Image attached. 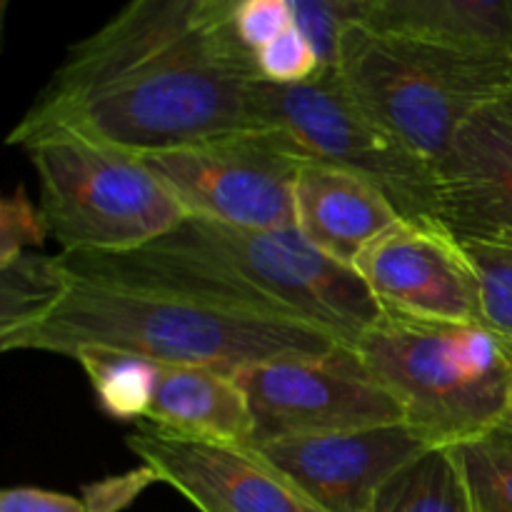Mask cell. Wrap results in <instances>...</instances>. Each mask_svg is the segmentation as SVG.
Wrapping results in <instances>:
<instances>
[{
    "mask_svg": "<svg viewBox=\"0 0 512 512\" xmlns=\"http://www.w3.org/2000/svg\"><path fill=\"white\" fill-rule=\"evenodd\" d=\"M240 0H128L75 43L8 145L73 133L150 155L265 130L255 55L235 28Z\"/></svg>",
    "mask_w": 512,
    "mask_h": 512,
    "instance_id": "6da1fadb",
    "label": "cell"
},
{
    "mask_svg": "<svg viewBox=\"0 0 512 512\" xmlns=\"http://www.w3.org/2000/svg\"><path fill=\"white\" fill-rule=\"evenodd\" d=\"M60 260L78 278L313 325L348 348L385 313L353 268L328 258L298 228L185 218L140 248L60 253Z\"/></svg>",
    "mask_w": 512,
    "mask_h": 512,
    "instance_id": "7a4b0ae2",
    "label": "cell"
},
{
    "mask_svg": "<svg viewBox=\"0 0 512 512\" xmlns=\"http://www.w3.org/2000/svg\"><path fill=\"white\" fill-rule=\"evenodd\" d=\"M313 325L213 308L178 295L150 293L70 273L60 298L28 323L0 333V348L75 358L110 350L165 368H205L235 375L278 358H310L340 348Z\"/></svg>",
    "mask_w": 512,
    "mask_h": 512,
    "instance_id": "3957f363",
    "label": "cell"
},
{
    "mask_svg": "<svg viewBox=\"0 0 512 512\" xmlns=\"http://www.w3.org/2000/svg\"><path fill=\"white\" fill-rule=\"evenodd\" d=\"M338 73L385 133L435 168L475 113L512 95V53L360 23L343 33Z\"/></svg>",
    "mask_w": 512,
    "mask_h": 512,
    "instance_id": "277c9868",
    "label": "cell"
},
{
    "mask_svg": "<svg viewBox=\"0 0 512 512\" xmlns=\"http://www.w3.org/2000/svg\"><path fill=\"white\" fill-rule=\"evenodd\" d=\"M355 350L435 448L512 420V338L488 325L383 313Z\"/></svg>",
    "mask_w": 512,
    "mask_h": 512,
    "instance_id": "5b68a950",
    "label": "cell"
},
{
    "mask_svg": "<svg viewBox=\"0 0 512 512\" xmlns=\"http://www.w3.org/2000/svg\"><path fill=\"white\" fill-rule=\"evenodd\" d=\"M40 208L63 253H123L153 243L185 210L140 155L73 133L25 145Z\"/></svg>",
    "mask_w": 512,
    "mask_h": 512,
    "instance_id": "8992f818",
    "label": "cell"
},
{
    "mask_svg": "<svg viewBox=\"0 0 512 512\" xmlns=\"http://www.w3.org/2000/svg\"><path fill=\"white\" fill-rule=\"evenodd\" d=\"M263 128L283 130L308 160L350 170L378 185L403 220L440 225L438 168L385 133L350 95L338 68L295 85L255 83Z\"/></svg>",
    "mask_w": 512,
    "mask_h": 512,
    "instance_id": "52a82bcc",
    "label": "cell"
},
{
    "mask_svg": "<svg viewBox=\"0 0 512 512\" xmlns=\"http://www.w3.org/2000/svg\"><path fill=\"white\" fill-rule=\"evenodd\" d=\"M308 155L265 128L143 155L188 218L238 228H295V183Z\"/></svg>",
    "mask_w": 512,
    "mask_h": 512,
    "instance_id": "ba28073f",
    "label": "cell"
},
{
    "mask_svg": "<svg viewBox=\"0 0 512 512\" xmlns=\"http://www.w3.org/2000/svg\"><path fill=\"white\" fill-rule=\"evenodd\" d=\"M253 413V445L373 428L405 420L398 400L373 378L358 350L340 345L310 358H278L238 370Z\"/></svg>",
    "mask_w": 512,
    "mask_h": 512,
    "instance_id": "9c48e42d",
    "label": "cell"
},
{
    "mask_svg": "<svg viewBox=\"0 0 512 512\" xmlns=\"http://www.w3.org/2000/svg\"><path fill=\"white\" fill-rule=\"evenodd\" d=\"M353 268L385 313L483 323L473 265L463 243L440 225L400 220L358 255Z\"/></svg>",
    "mask_w": 512,
    "mask_h": 512,
    "instance_id": "30bf717a",
    "label": "cell"
},
{
    "mask_svg": "<svg viewBox=\"0 0 512 512\" xmlns=\"http://www.w3.org/2000/svg\"><path fill=\"white\" fill-rule=\"evenodd\" d=\"M430 448L435 445L405 420L253 445L323 512H368L380 485Z\"/></svg>",
    "mask_w": 512,
    "mask_h": 512,
    "instance_id": "8fae6325",
    "label": "cell"
},
{
    "mask_svg": "<svg viewBox=\"0 0 512 512\" xmlns=\"http://www.w3.org/2000/svg\"><path fill=\"white\" fill-rule=\"evenodd\" d=\"M128 448L200 512H323L248 445L178 438L145 423Z\"/></svg>",
    "mask_w": 512,
    "mask_h": 512,
    "instance_id": "7c38bea8",
    "label": "cell"
},
{
    "mask_svg": "<svg viewBox=\"0 0 512 512\" xmlns=\"http://www.w3.org/2000/svg\"><path fill=\"white\" fill-rule=\"evenodd\" d=\"M440 223L458 240L512 245V98L475 113L438 165Z\"/></svg>",
    "mask_w": 512,
    "mask_h": 512,
    "instance_id": "4fadbf2b",
    "label": "cell"
},
{
    "mask_svg": "<svg viewBox=\"0 0 512 512\" xmlns=\"http://www.w3.org/2000/svg\"><path fill=\"white\" fill-rule=\"evenodd\" d=\"M400 220L398 208L370 180L318 160L300 168L295 228L328 258L353 268L358 255Z\"/></svg>",
    "mask_w": 512,
    "mask_h": 512,
    "instance_id": "5bb4252c",
    "label": "cell"
},
{
    "mask_svg": "<svg viewBox=\"0 0 512 512\" xmlns=\"http://www.w3.org/2000/svg\"><path fill=\"white\" fill-rule=\"evenodd\" d=\"M145 423L170 435L223 445L253 443L255 423L235 375L158 365Z\"/></svg>",
    "mask_w": 512,
    "mask_h": 512,
    "instance_id": "9a60e30c",
    "label": "cell"
},
{
    "mask_svg": "<svg viewBox=\"0 0 512 512\" xmlns=\"http://www.w3.org/2000/svg\"><path fill=\"white\" fill-rule=\"evenodd\" d=\"M360 25L512 53V0H363Z\"/></svg>",
    "mask_w": 512,
    "mask_h": 512,
    "instance_id": "2e32d148",
    "label": "cell"
},
{
    "mask_svg": "<svg viewBox=\"0 0 512 512\" xmlns=\"http://www.w3.org/2000/svg\"><path fill=\"white\" fill-rule=\"evenodd\" d=\"M368 512H475L453 448H430L390 475Z\"/></svg>",
    "mask_w": 512,
    "mask_h": 512,
    "instance_id": "e0dca14e",
    "label": "cell"
},
{
    "mask_svg": "<svg viewBox=\"0 0 512 512\" xmlns=\"http://www.w3.org/2000/svg\"><path fill=\"white\" fill-rule=\"evenodd\" d=\"M73 360L88 375L100 410L115 420H145L158 365L110 350H80Z\"/></svg>",
    "mask_w": 512,
    "mask_h": 512,
    "instance_id": "ac0fdd59",
    "label": "cell"
},
{
    "mask_svg": "<svg viewBox=\"0 0 512 512\" xmlns=\"http://www.w3.org/2000/svg\"><path fill=\"white\" fill-rule=\"evenodd\" d=\"M0 333L28 323L45 313L70 280L63 260L38 255L33 250L0 263Z\"/></svg>",
    "mask_w": 512,
    "mask_h": 512,
    "instance_id": "d6986e66",
    "label": "cell"
},
{
    "mask_svg": "<svg viewBox=\"0 0 512 512\" xmlns=\"http://www.w3.org/2000/svg\"><path fill=\"white\" fill-rule=\"evenodd\" d=\"M453 450L475 512H512V420Z\"/></svg>",
    "mask_w": 512,
    "mask_h": 512,
    "instance_id": "ffe728a7",
    "label": "cell"
},
{
    "mask_svg": "<svg viewBox=\"0 0 512 512\" xmlns=\"http://www.w3.org/2000/svg\"><path fill=\"white\" fill-rule=\"evenodd\" d=\"M460 243L478 278L483 323L512 338V245Z\"/></svg>",
    "mask_w": 512,
    "mask_h": 512,
    "instance_id": "44dd1931",
    "label": "cell"
},
{
    "mask_svg": "<svg viewBox=\"0 0 512 512\" xmlns=\"http://www.w3.org/2000/svg\"><path fill=\"white\" fill-rule=\"evenodd\" d=\"M363 0H290L295 28L318 53L323 70L338 68L340 40L348 25L360 23Z\"/></svg>",
    "mask_w": 512,
    "mask_h": 512,
    "instance_id": "7402d4cb",
    "label": "cell"
},
{
    "mask_svg": "<svg viewBox=\"0 0 512 512\" xmlns=\"http://www.w3.org/2000/svg\"><path fill=\"white\" fill-rule=\"evenodd\" d=\"M255 68L265 83L295 85L315 78L323 65L308 38L293 25L255 53Z\"/></svg>",
    "mask_w": 512,
    "mask_h": 512,
    "instance_id": "603a6c76",
    "label": "cell"
},
{
    "mask_svg": "<svg viewBox=\"0 0 512 512\" xmlns=\"http://www.w3.org/2000/svg\"><path fill=\"white\" fill-rule=\"evenodd\" d=\"M45 235H50L48 220L43 208L25 198L23 190L3 198L0 203V263L20 253H28L43 245Z\"/></svg>",
    "mask_w": 512,
    "mask_h": 512,
    "instance_id": "cb8c5ba5",
    "label": "cell"
},
{
    "mask_svg": "<svg viewBox=\"0 0 512 512\" xmlns=\"http://www.w3.org/2000/svg\"><path fill=\"white\" fill-rule=\"evenodd\" d=\"M293 25L290 0H240L238 15H235L240 40L253 55Z\"/></svg>",
    "mask_w": 512,
    "mask_h": 512,
    "instance_id": "d4e9b609",
    "label": "cell"
},
{
    "mask_svg": "<svg viewBox=\"0 0 512 512\" xmlns=\"http://www.w3.org/2000/svg\"><path fill=\"white\" fill-rule=\"evenodd\" d=\"M155 483H160L158 473L143 463L130 473L85 485L83 503L88 512H123L135 498H140V493H145Z\"/></svg>",
    "mask_w": 512,
    "mask_h": 512,
    "instance_id": "484cf974",
    "label": "cell"
},
{
    "mask_svg": "<svg viewBox=\"0 0 512 512\" xmlns=\"http://www.w3.org/2000/svg\"><path fill=\"white\" fill-rule=\"evenodd\" d=\"M0 512H88L83 498L43 488H8L0 493Z\"/></svg>",
    "mask_w": 512,
    "mask_h": 512,
    "instance_id": "4316f807",
    "label": "cell"
},
{
    "mask_svg": "<svg viewBox=\"0 0 512 512\" xmlns=\"http://www.w3.org/2000/svg\"><path fill=\"white\" fill-rule=\"evenodd\" d=\"M8 5L10 0H0V20H3V23H5V13H8Z\"/></svg>",
    "mask_w": 512,
    "mask_h": 512,
    "instance_id": "83f0119b",
    "label": "cell"
},
{
    "mask_svg": "<svg viewBox=\"0 0 512 512\" xmlns=\"http://www.w3.org/2000/svg\"><path fill=\"white\" fill-rule=\"evenodd\" d=\"M510 98H512V95H510Z\"/></svg>",
    "mask_w": 512,
    "mask_h": 512,
    "instance_id": "f1b7e54d",
    "label": "cell"
}]
</instances>
